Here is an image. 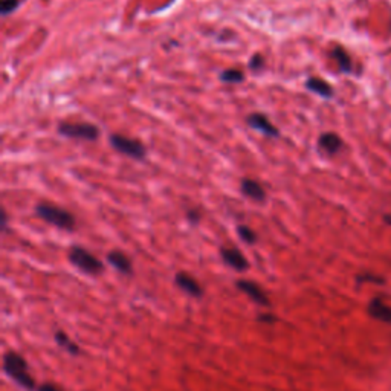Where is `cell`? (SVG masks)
Listing matches in <instances>:
<instances>
[{"instance_id":"obj_1","label":"cell","mask_w":391,"mask_h":391,"mask_svg":"<svg viewBox=\"0 0 391 391\" xmlns=\"http://www.w3.org/2000/svg\"><path fill=\"white\" fill-rule=\"evenodd\" d=\"M35 214H37V217L44 220V222L51 223L60 229L72 231L75 228V217H73L69 211H66L64 208H60L57 205L41 202L35 206Z\"/></svg>"},{"instance_id":"obj_2","label":"cell","mask_w":391,"mask_h":391,"mask_svg":"<svg viewBox=\"0 0 391 391\" xmlns=\"http://www.w3.org/2000/svg\"><path fill=\"white\" fill-rule=\"evenodd\" d=\"M5 372L21 387L24 388H34V381L28 373V365L21 356L17 353H6L3 359Z\"/></svg>"},{"instance_id":"obj_3","label":"cell","mask_w":391,"mask_h":391,"mask_svg":"<svg viewBox=\"0 0 391 391\" xmlns=\"http://www.w3.org/2000/svg\"><path fill=\"white\" fill-rule=\"evenodd\" d=\"M58 135L69 139H81V141H96L100 138V129L90 122H60Z\"/></svg>"},{"instance_id":"obj_4","label":"cell","mask_w":391,"mask_h":391,"mask_svg":"<svg viewBox=\"0 0 391 391\" xmlns=\"http://www.w3.org/2000/svg\"><path fill=\"white\" fill-rule=\"evenodd\" d=\"M109 144L118 153L124 155L127 158H132L135 161H144L145 156H147V149L144 147L142 142H139L138 139L127 138L124 135H118V133L110 135Z\"/></svg>"},{"instance_id":"obj_5","label":"cell","mask_w":391,"mask_h":391,"mask_svg":"<svg viewBox=\"0 0 391 391\" xmlns=\"http://www.w3.org/2000/svg\"><path fill=\"white\" fill-rule=\"evenodd\" d=\"M69 260L72 264L80 267L86 274H101L103 272V263L98 260L95 255H92L89 251H86L81 246H73L69 252Z\"/></svg>"},{"instance_id":"obj_6","label":"cell","mask_w":391,"mask_h":391,"mask_svg":"<svg viewBox=\"0 0 391 391\" xmlns=\"http://www.w3.org/2000/svg\"><path fill=\"white\" fill-rule=\"evenodd\" d=\"M246 124H248L252 130L261 133V135L266 136V138L277 139V138L281 136L280 130L272 124L271 119H269L264 113H257V112H255V113L248 115V116H246Z\"/></svg>"},{"instance_id":"obj_7","label":"cell","mask_w":391,"mask_h":391,"mask_svg":"<svg viewBox=\"0 0 391 391\" xmlns=\"http://www.w3.org/2000/svg\"><path fill=\"white\" fill-rule=\"evenodd\" d=\"M237 287L243 292L246 293V295L257 304L260 306H269V298L264 293V290L254 281H249V280H238L237 281Z\"/></svg>"},{"instance_id":"obj_8","label":"cell","mask_w":391,"mask_h":391,"mask_svg":"<svg viewBox=\"0 0 391 391\" xmlns=\"http://www.w3.org/2000/svg\"><path fill=\"white\" fill-rule=\"evenodd\" d=\"M220 255H222L223 261L232 269H235V271H246L249 266L248 260L244 258V255L237 248H222L220 249Z\"/></svg>"},{"instance_id":"obj_9","label":"cell","mask_w":391,"mask_h":391,"mask_svg":"<svg viewBox=\"0 0 391 391\" xmlns=\"http://www.w3.org/2000/svg\"><path fill=\"white\" fill-rule=\"evenodd\" d=\"M318 147H320V150H323L324 153L333 156V155L341 152L344 144H342V139L336 133L327 132V133H323L320 138H318Z\"/></svg>"},{"instance_id":"obj_10","label":"cell","mask_w":391,"mask_h":391,"mask_svg":"<svg viewBox=\"0 0 391 391\" xmlns=\"http://www.w3.org/2000/svg\"><path fill=\"white\" fill-rule=\"evenodd\" d=\"M240 190L241 193L246 196V197L255 200V202H264L266 200V191L264 188L260 185V182L254 181V179H248L244 178L240 182Z\"/></svg>"},{"instance_id":"obj_11","label":"cell","mask_w":391,"mask_h":391,"mask_svg":"<svg viewBox=\"0 0 391 391\" xmlns=\"http://www.w3.org/2000/svg\"><path fill=\"white\" fill-rule=\"evenodd\" d=\"M306 89L318 96H321V98H326V100H330V98H333L335 92H333V87L324 81L323 78H318V77H310L307 78L306 81Z\"/></svg>"},{"instance_id":"obj_12","label":"cell","mask_w":391,"mask_h":391,"mask_svg":"<svg viewBox=\"0 0 391 391\" xmlns=\"http://www.w3.org/2000/svg\"><path fill=\"white\" fill-rule=\"evenodd\" d=\"M369 313L372 315V318H375V320L391 326V306H388L382 300L375 298L369 306Z\"/></svg>"},{"instance_id":"obj_13","label":"cell","mask_w":391,"mask_h":391,"mask_svg":"<svg viewBox=\"0 0 391 391\" xmlns=\"http://www.w3.org/2000/svg\"><path fill=\"white\" fill-rule=\"evenodd\" d=\"M330 57L336 61V64H338V67L342 73H350L353 70L352 58L342 46H338V44L333 46L332 51H330Z\"/></svg>"},{"instance_id":"obj_14","label":"cell","mask_w":391,"mask_h":391,"mask_svg":"<svg viewBox=\"0 0 391 391\" xmlns=\"http://www.w3.org/2000/svg\"><path fill=\"white\" fill-rule=\"evenodd\" d=\"M176 284L191 297H200L202 295V287L199 286V283L185 272H179L176 275Z\"/></svg>"},{"instance_id":"obj_15","label":"cell","mask_w":391,"mask_h":391,"mask_svg":"<svg viewBox=\"0 0 391 391\" xmlns=\"http://www.w3.org/2000/svg\"><path fill=\"white\" fill-rule=\"evenodd\" d=\"M107 260L116 269V271H119L122 274H132V261L126 254H122L121 251L109 252Z\"/></svg>"},{"instance_id":"obj_16","label":"cell","mask_w":391,"mask_h":391,"mask_svg":"<svg viewBox=\"0 0 391 391\" xmlns=\"http://www.w3.org/2000/svg\"><path fill=\"white\" fill-rule=\"evenodd\" d=\"M218 78L226 84H241L244 81V72L240 69H225L220 72Z\"/></svg>"},{"instance_id":"obj_17","label":"cell","mask_w":391,"mask_h":391,"mask_svg":"<svg viewBox=\"0 0 391 391\" xmlns=\"http://www.w3.org/2000/svg\"><path fill=\"white\" fill-rule=\"evenodd\" d=\"M55 341L58 342L60 347H63L64 350H67L70 355H78V353H80V349L77 347V344H75L73 341H70L66 333L57 332V333H55Z\"/></svg>"},{"instance_id":"obj_18","label":"cell","mask_w":391,"mask_h":391,"mask_svg":"<svg viewBox=\"0 0 391 391\" xmlns=\"http://www.w3.org/2000/svg\"><path fill=\"white\" fill-rule=\"evenodd\" d=\"M23 0H2V3H0V14H2V17H8L9 14L15 12Z\"/></svg>"},{"instance_id":"obj_19","label":"cell","mask_w":391,"mask_h":391,"mask_svg":"<svg viewBox=\"0 0 391 391\" xmlns=\"http://www.w3.org/2000/svg\"><path fill=\"white\" fill-rule=\"evenodd\" d=\"M237 232H238V237L248 244H254L257 241V234L246 225H238L237 226Z\"/></svg>"},{"instance_id":"obj_20","label":"cell","mask_w":391,"mask_h":391,"mask_svg":"<svg viewBox=\"0 0 391 391\" xmlns=\"http://www.w3.org/2000/svg\"><path fill=\"white\" fill-rule=\"evenodd\" d=\"M266 66V60L261 54H254L252 58L249 60V69L251 70H261Z\"/></svg>"},{"instance_id":"obj_21","label":"cell","mask_w":391,"mask_h":391,"mask_svg":"<svg viewBox=\"0 0 391 391\" xmlns=\"http://www.w3.org/2000/svg\"><path fill=\"white\" fill-rule=\"evenodd\" d=\"M187 218H188V222L193 223V225H197L199 223V220H200V212L196 209V208H191V209H187Z\"/></svg>"},{"instance_id":"obj_22","label":"cell","mask_w":391,"mask_h":391,"mask_svg":"<svg viewBox=\"0 0 391 391\" xmlns=\"http://www.w3.org/2000/svg\"><path fill=\"white\" fill-rule=\"evenodd\" d=\"M258 321H261V323H275L277 321V318L274 316V315H260V318H258Z\"/></svg>"},{"instance_id":"obj_23","label":"cell","mask_w":391,"mask_h":391,"mask_svg":"<svg viewBox=\"0 0 391 391\" xmlns=\"http://www.w3.org/2000/svg\"><path fill=\"white\" fill-rule=\"evenodd\" d=\"M37 391H61V390L57 388V387H54V385H51V384H44V385L38 387Z\"/></svg>"},{"instance_id":"obj_24","label":"cell","mask_w":391,"mask_h":391,"mask_svg":"<svg viewBox=\"0 0 391 391\" xmlns=\"http://www.w3.org/2000/svg\"><path fill=\"white\" fill-rule=\"evenodd\" d=\"M384 222H385V223H388V225H391V214H387V215H384Z\"/></svg>"}]
</instances>
